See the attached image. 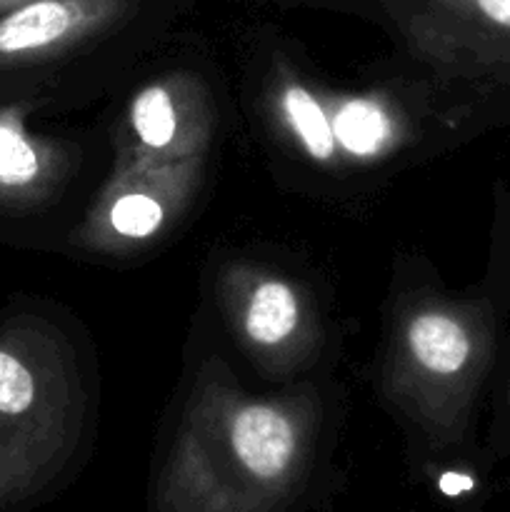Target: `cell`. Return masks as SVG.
<instances>
[{
  "instance_id": "cell-1",
  "label": "cell",
  "mask_w": 510,
  "mask_h": 512,
  "mask_svg": "<svg viewBox=\"0 0 510 512\" xmlns=\"http://www.w3.org/2000/svg\"><path fill=\"white\" fill-rule=\"evenodd\" d=\"M315 470V418L285 400L190 408L150 512H300Z\"/></svg>"
},
{
  "instance_id": "cell-2",
  "label": "cell",
  "mask_w": 510,
  "mask_h": 512,
  "mask_svg": "<svg viewBox=\"0 0 510 512\" xmlns=\"http://www.w3.org/2000/svg\"><path fill=\"white\" fill-rule=\"evenodd\" d=\"M73 450V435L45 405V378L33 358L0 340V512L28 505L55 483Z\"/></svg>"
},
{
  "instance_id": "cell-3",
  "label": "cell",
  "mask_w": 510,
  "mask_h": 512,
  "mask_svg": "<svg viewBox=\"0 0 510 512\" xmlns=\"http://www.w3.org/2000/svg\"><path fill=\"white\" fill-rule=\"evenodd\" d=\"M405 343L425 375L453 388L465 403L483 378L493 333L483 308H433L410 320Z\"/></svg>"
},
{
  "instance_id": "cell-4",
  "label": "cell",
  "mask_w": 510,
  "mask_h": 512,
  "mask_svg": "<svg viewBox=\"0 0 510 512\" xmlns=\"http://www.w3.org/2000/svg\"><path fill=\"white\" fill-rule=\"evenodd\" d=\"M125 0H30L0 15V63L50 55L113 23Z\"/></svg>"
},
{
  "instance_id": "cell-5",
  "label": "cell",
  "mask_w": 510,
  "mask_h": 512,
  "mask_svg": "<svg viewBox=\"0 0 510 512\" xmlns=\"http://www.w3.org/2000/svg\"><path fill=\"white\" fill-rule=\"evenodd\" d=\"M143 155V153H140ZM155 158L145 155L138 170L120 175L103 200L105 228L125 243H140L160 233L178 193V165L165 160L158 175L153 173Z\"/></svg>"
},
{
  "instance_id": "cell-6",
  "label": "cell",
  "mask_w": 510,
  "mask_h": 512,
  "mask_svg": "<svg viewBox=\"0 0 510 512\" xmlns=\"http://www.w3.org/2000/svg\"><path fill=\"white\" fill-rule=\"evenodd\" d=\"M128 120L140 153L150 158H188L205 140L203 118H195L193 100L175 83L145 85L130 103Z\"/></svg>"
},
{
  "instance_id": "cell-7",
  "label": "cell",
  "mask_w": 510,
  "mask_h": 512,
  "mask_svg": "<svg viewBox=\"0 0 510 512\" xmlns=\"http://www.w3.org/2000/svg\"><path fill=\"white\" fill-rule=\"evenodd\" d=\"M303 323L298 290L280 278H258L240 308L243 333L255 348L275 350L293 340Z\"/></svg>"
},
{
  "instance_id": "cell-8",
  "label": "cell",
  "mask_w": 510,
  "mask_h": 512,
  "mask_svg": "<svg viewBox=\"0 0 510 512\" xmlns=\"http://www.w3.org/2000/svg\"><path fill=\"white\" fill-rule=\"evenodd\" d=\"M330 123L338 148L353 158H375L385 153L398 133L388 110L373 98L338 100L330 113Z\"/></svg>"
},
{
  "instance_id": "cell-9",
  "label": "cell",
  "mask_w": 510,
  "mask_h": 512,
  "mask_svg": "<svg viewBox=\"0 0 510 512\" xmlns=\"http://www.w3.org/2000/svg\"><path fill=\"white\" fill-rule=\"evenodd\" d=\"M43 178V150L30 140L18 115L0 110V195H28Z\"/></svg>"
},
{
  "instance_id": "cell-10",
  "label": "cell",
  "mask_w": 510,
  "mask_h": 512,
  "mask_svg": "<svg viewBox=\"0 0 510 512\" xmlns=\"http://www.w3.org/2000/svg\"><path fill=\"white\" fill-rule=\"evenodd\" d=\"M280 113L305 153L318 163H330L338 153L330 113L308 88L288 83L280 90Z\"/></svg>"
},
{
  "instance_id": "cell-11",
  "label": "cell",
  "mask_w": 510,
  "mask_h": 512,
  "mask_svg": "<svg viewBox=\"0 0 510 512\" xmlns=\"http://www.w3.org/2000/svg\"><path fill=\"white\" fill-rule=\"evenodd\" d=\"M450 18L480 28L493 45H500L510 58V0H430Z\"/></svg>"
},
{
  "instance_id": "cell-12",
  "label": "cell",
  "mask_w": 510,
  "mask_h": 512,
  "mask_svg": "<svg viewBox=\"0 0 510 512\" xmlns=\"http://www.w3.org/2000/svg\"><path fill=\"white\" fill-rule=\"evenodd\" d=\"M433 485L438 490V495L448 503H465V500L475 498L480 490L478 475L470 473V470H458V468H445L438 470L433 475Z\"/></svg>"
},
{
  "instance_id": "cell-13",
  "label": "cell",
  "mask_w": 510,
  "mask_h": 512,
  "mask_svg": "<svg viewBox=\"0 0 510 512\" xmlns=\"http://www.w3.org/2000/svg\"><path fill=\"white\" fill-rule=\"evenodd\" d=\"M25 3H30V0H0V15L8 13V10H13V8H20V5H25Z\"/></svg>"
},
{
  "instance_id": "cell-14",
  "label": "cell",
  "mask_w": 510,
  "mask_h": 512,
  "mask_svg": "<svg viewBox=\"0 0 510 512\" xmlns=\"http://www.w3.org/2000/svg\"><path fill=\"white\" fill-rule=\"evenodd\" d=\"M508 420H510V395H508Z\"/></svg>"
}]
</instances>
